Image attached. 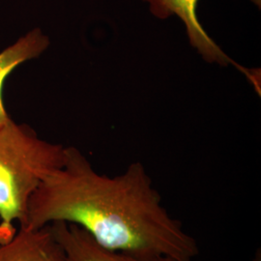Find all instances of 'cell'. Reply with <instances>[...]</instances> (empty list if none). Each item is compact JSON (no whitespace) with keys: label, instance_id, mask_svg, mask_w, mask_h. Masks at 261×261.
Segmentation results:
<instances>
[{"label":"cell","instance_id":"2","mask_svg":"<svg viewBox=\"0 0 261 261\" xmlns=\"http://www.w3.org/2000/svg\"><path fill=\"white\" fill-rule=\"evenodd\" d=\"M66 147L41 140L27 125L11 118L0 126V245L28 222L30 197L43 180L61 168Z\"/></svg>","mask_w":261,"mask_h":261},{"label":"cell","instance_id":"1","mask_svg":"<svg viewBox=\"0 0 261 261\" xmlns=\"http://www.w3.org/2000/svg\"><path fill=\"white\" fill-rule=\"evenodd\" d=\"M56 222L80 226L108 250L143 258L193 261L199 253L196 239L163 205L141 163L110 177L98 173L72 146L66 147L63 166L30 197L24 226L40 228Z\"/></svg>","mask_w":261,"mask_h":261},{"label":"cell","instance_id":"6","mask_svg":"<svg viewBox=\"0 0 261 261\" xmlns=\"http://www.w3.org/2000/svg\"><path fill=\"white\" fill-rule=\"evenodd\" d=\"M48 45L49 40L47 36L43 34L39 28H35L0 53V126L10 118L4 108L2 97L3 84L6 77L19 64L41 56Z\"/></svg>","mask_w":261,"mask_h":261},{"label":"cell","instance_id":"4","mask_svg":"<svg viewBox=\"0 0 261 261\" xmlns=\"http://www.w3.org/2000/svg\"><path fill=\"white\" fill-rule=\"evenodd\" d=\"M0 261H67V257L47 224L40 228L19 227L10 241L0 245Z\"/></svg>","mask_w":261,"mask_h":261},{"label":"cell","instance_id":"5","mask_svg":"<svg viewBox=\"0 0 261 261\" xmlns=\"http://www.w3.org/2000/svg\"><path fill=\"white\" fill-rule=\"evenodd\" d=\"M53 233L65 252L67 261H175L161 256L143 258L126 252L108 250L94 241L83 228L73 224H50Z\"/></svg>","mask_w":261,"mask_h":261},{"label":"cell","instance_id":"3","mask_svg":"<svg viewBox=\"0 0 261 261\" xmlns=\"http://www.w3.org/2000/svg\"><path fill=\"white\" fill-rule=\"evenodd\" d=\"M149 3L151 13L159 19H168L176 15L186 27L190 44L208 62L226 66L233 61L226 56L214 40L210 37L198 21L196 6L198 0H144Z\"/></svg>","mask_w":261,"mask_h":261}]
</instances>
